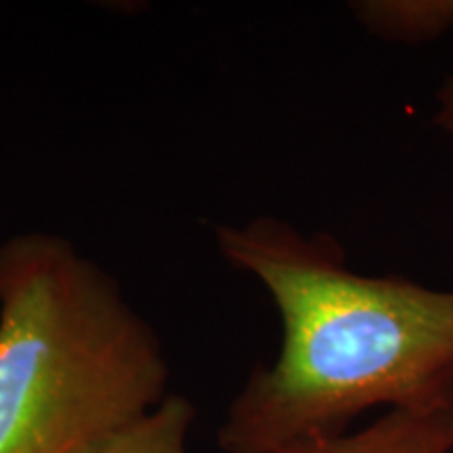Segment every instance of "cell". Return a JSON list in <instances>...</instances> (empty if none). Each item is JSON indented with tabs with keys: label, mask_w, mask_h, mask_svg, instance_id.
Returning a JSON list of instances; mask_svg holds the SVG:
<instances>
[{
	"label": "cell",
	"mask_w": 453,
	"mask_h": 453,
	"mask_svg": "<svg viewBox=\"0 0 453 453\" xmlns=\"http://www.w3.org/2000/svg\"><path fill=\"white\" fill-rule=\"evenodd\" d=\"M281 453H453V411L390 410L364 430L300 439Z\"/></svg>",
	"instance_id": "cell-3"
},
{
	"label": "cell",
	"mask_w": 453,
	"mask_h": 453,
	"mask_svg": "<svg viewBox=\"0 0 453 453\" xmlns=\"http://www.w3.org/2000/svg\"><path fill=\"white\" fill-rule=\"evenodd\" d=\"M437 104L439 111L437 116H434V124H437L439 128H443L445 133L453 134V76L447 78L443 87L439 88Z\"/></svg>",
	"instance_id": "cell-6"
},
{
	"label": "cell",
	"mask_w": 453,
	"mask_h": 453,
	"mask_svg": "<svg viewBox=\"0 0 453 453\" xmlns=\"http://www.w3.org/2000/svg\"><path fill=\"white\" fill-rule=\"evenodd\" d=\"M350 11L367 32L393 42H424L453 32V0H361Z\"/></svg>",
	"instance_id": "cell-4"
},
{
	"label": "cell",
	"mask_w": 453,
	"mask_h": 453,
	"mask_svg": "<svg viewBox=\"0 0 453 453\" xmlns=\"http://www.w3.org/2000/svg\"><path fill=\"white\" fill-rule=\"evenodd\" d=\"M194 420V403L185 395H168L145 416L84 453H187V434Z\"/></svg>",
	"instance_id": "cell-5"
},
{
	"label": "cell",
	"mask_w": 453,
	"mask_h": 453,
	"mask_svg": "<svg viewBox=\"0 0 453 453\" xmlns=\"http://www.w3.org/2000/svg\"><path fill=\"white\" fill-rule=\"evenodd\" d=\"M162 340L61 235L0 243V453H84L166 399Z\"/></svg>",
	"instance_id": "cell-2"
},
{
	"label": "cell",
	"mask_w": 453,
	"mask_h": 453,
	"mask_svg": "<svg viewBox=\"0 0 453 453\" xmlns=\"http://www.w3.org/2000/svg\"><path fill=\"white\" fill-rule=\"evenodd\" d=\"M214 234L281 319L275 361L248 378L220 424L225 453H281L342 434L372 407L453 411V290L357 273L334 237L271 217Z\"/></svg>",
	"instance_id": "cell-1"
}]
</instances>
